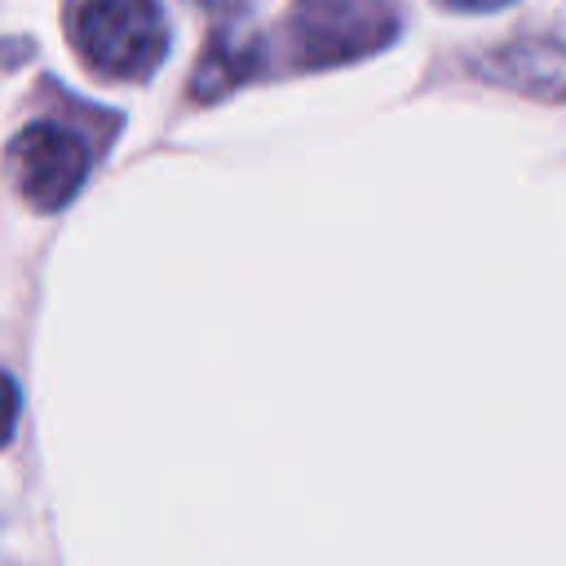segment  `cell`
Listing matches in <instances>:
<instances>
[{"label": "cell", "instance_id": "5b68a950", "mask_svg": "<svg viewBox=\"0 0 566 566\" xmlns=\"http://www.w3.org/2000/svg\"><path fill=\"white\" fill-rule=\"evenodd\" d=\"M13 420H18V389H13V380L0 371V447H4L9 433H13Z\"/></svg>", "mask_w": 566, "mask_h": 566}, {"label": "cell", "instance_id": "3957f363", "mask_svg": "<svg viewBox=\"0 0 566 566\" xmlns=\"http://www.w3.org/2000/svg\"><path fill=\"white\" fill-rule=\"evenodd\" d=\"M9 177L18 186V195L40 208V212H57L75 199V190L88 177V150L84 142L53 119L27 124L13 146H9Z\"/></svg>", "mask_w": 566, "mask_h": 566}, {"label": "cell", "instance_id": "6da1fadb", "mask_svg": "<svg viewBox=\"0 0 566 566\" xmlns=\"http://www.w3.org/2000/svg\"><path fill=\"white\" fill-rule=\"evenodd\" d=\"M71 44L93 75L142 80L168 53V22L155 0H80Z\"/></svg>", "mask_w": 566, "mask_h": 566}, {"label": "cell", "instance_id": "277c9868", "mask_svg": "<svg viewBox=\"0 0 566 566\" xmlns=\"http://www.w3.org/2000/svg\"><path fill=\"white\" fill-rule=\"evenodd\" d=\"M482 75L535 97H566V44L557 40H517L495 49L482 62Z\"/></svg>", "mask_w": 566, "mask_h": 566}, {"label": "cell", "instance_id": "7a4b0ae2", "mask_svg": "<svg viewBox=\"0 0 566 566\" xmlns=\"http://www.w3.org/2000/svg\"><path fill=\"white\" fill-rule=\"evenodd\" d=\"M287 35L301 66L354 62L385 49L398 35V4L394 0H296Z\"/></svg>", "mask_w": 566, "mask_h": 566}, {"label": "cell", "instance_id": "8992f818", "mask_svg": "<svg viewBox=\"0 0 566 566\" xmlns=\"http://www.w3.org/2000/svg\"><path fill=\"white\" fill-rule=\"evenodd\" d=\"M438 4H447V9H469V13H478V9H500V4H509V0H438Z\"/></svg>", "mask_w": 566, "mask_h": 566}]
</instances>
